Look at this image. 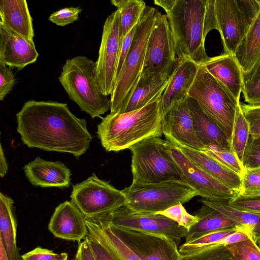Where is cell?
Returning a JSON list of instances; mask_svg holds the SVG:
<instances>
[{
    "label": "cell",
    "mask_w": 260,
    "mask_h": 260,
    "mask_svg": "<svg viewBox=\"0 0 260 260\" xmlns=\"http://www.w3.org/2000/svg\"><path fill=\"white\" fill-rule=\"evenodd\" d=\"M16 119L17 132L29 148L69 153L78 158L92 140L86 119L75 116L66 103L29 100Z\"/></svg>",
    "instance_id": "6da1fadb"
},
{
    "label": "cell",
    "mask_w": 260,
    "mask_h": 260,
    "mask_svg": "<svg viewBox=\"0 0 260 260\" xmlns=\"http://www.w3.org/2000/svg\"><path fill=\"white\" fill-rule=\"evenodd\" d=\"M211 5V0H174L165 11L178 61L188 59L201 66L209 58L205 42L212 30Z\"/></svg>",
    "instance_id": "7a4b0ae2"
},
{
    "label": "cell",
    "mask_w": 260,
    "mask_h": 260,
    "mask_svg": "<svg viewBox=\"0 0 260 260\" xmlns=\"http://www.w3.org/2000/svg\"><path fill=\"white\" fill-rule=\"evenodd\" d=\"M160 98L136 110L110 113L102 118L96 133L104 149L108 152L129 149L142 141L161 137Z\"/></svg>",
    "instance_id": "3957f363"
},
{
    "label": "cell",
    "mask_w": 260,
    "mask_h": 260,
    "mask_svg": "<svg viewBox=\"0 0 260 260\" xmlns=\"http://www.w3.org/2000/svg\"><path fill=\"white\" fill-rule=\"evenodd\" d=\"M58 80L70 99L91 118L110 110V100L101 91L92 59L85 56L67 59Z\"/></svg>",
    "instance_id": "277c9868"
},
{
    "label": "cell",
    "mask_w": 260,
    "mask_h": 260,
    "mask_svg": "<svg viewBox=\"0 0 260 260\" xmlns=\"http://www.w3.org/2000/svg\"><path fill=\"white\" fill-rule=\"evenodd\" d=\"M129 149L133 183L178 181L186 183L168 149L166 140L160 137L151 138L137 143Z\"/></svg>",
    "instance_id": "5b68a950"
},
{
    "label": "cell",
    "mask_w": 260,
    "mask_h": 260,
    "mask_svg": "<svg viewBox=\"0 0 260 260\" xmlns=\"http://www.w3.org/2000/svg\"><path fill=\"white\" fill-rule=\"evenodd\" d=\"M202 110L224 132L231 142L238 102L228 88L210 74L203 65L188 93Z\"/></svg>",
    "instance_id": "8992f818"
},
{
    "label": "cell",
    "mask_w": 260,
    "mask_h": 260,
    "mask_svg": "<svg viewBox=\"0 0 260 260\" xmlns=\"http://www.w3.org/2000/svg\"><path fill=\"white\" fill-rule=\"evenodd\" d=\"M260 10V0H212V27L224 52L234 56Z\"/></svg>",
    "instance_id": "52a82bcc"
},
{
    "label": "cell",
    "mask_w": 260,
    "mask_h": 260,
    "mask_svg": "<svg viewBox=\"0 0 260 260\" xmlns=\"http://www.w3.org/2000/svg\"><path fill=\"white\" fill-rule=\"evenodd\" d=\"M157 11L155 8L146 6L136 25L129 51L111 95L110 113L121 109L141 75L148 40Z\"/></svg>",
    "instance_id": "ba28073f"
},
{
    "label": "cell",
    "mask_w": 260,
    "mask_h": 260,
    "mask_svg": "<svg viewBox=\"0 0 260 260\" xmlns=\"http://www.w3.org/2000/svg\"><path fill=\"white\" fill-rule=\"evenodd\" d=\"M121 190L128 208L134 212L150 214H156L179 203L183 204L198 196L187 184L178 181L150 184L132 182Z\"/></svg>",
    "instance_id": "9c48e42d"
},
{
    "label": "cell",
    "mask_w": 260,
    "mask_h": 260,
    "mask_svg": "<svg viewBox=\"0 0 260 260\" xmlns=\"http://www.w3.org/2000/svg\"><path fill=\"white\" fill-rule=\"evenodd\" d=\"M71 199L85 218L109 214L126 204L122 190L101 180L94 173L73 186Z\"/></svg>",
    "instance_id": "30bf717a"
},
{
    "label": "cell",
    "mask_w": 260,
    "mask_h": 260,
    "mask_svg": "<svg viewBox=\"0 0 260 260\" xmlns=\"http://www.w3.org/2000/svg\"><path fill=\"white\" fill-rule=\"evenodd\" d=\"M178 62L167 15L157 10L148 40L141 73L171 76Z\"/></svg>",
    "instance_id": "8fae6325"
},
{
    "label": "cell",
    "mask_w": 260,
    "mask_h": 260,
    "mask_svg": "<svg viewBox=\"0 0 260 260\" xmlns=\"http://www.w3.org/2000/svg\"><path fill=\"white\" fill-rule=\"evenodd\" d=\"M121 46L120 14L116 10L106 18L103 29L99 56L95 61L96 80L103 93L111 95Z\"/></svg>",
    "instance_id": "7c38bea8"
},
{
    "label": "cell",
    "mask_w": 260,
    "mask_h": 260,
    "mask_svg": "<svg viewBox=\"0 0 260 260\" xmlns=\"http://www.w3.org/2000/svg\"><path fill=\"white\" fill-rule=\"evenodd\" d=\"M103 216L117 226L166 237L177 246L182 239L186 237L188 232L187 229L164 215L134 212L125 205Z\"/></svg>",
    "instance_id": "4fadbf2b"
},
{
    "label": "cell",
    "mask_w": 260,
    "mask_h": 260,
    "mask_svg": "<svg viewBox=\"0 0 260 260\" xmlns=\"http://www.w3.org/2000/svg\"><path fill=\"white\" fill-rule=\"evenodd\" d=\"M167 146L186 183L198 196L212 201L228 202L239 194V191L228 187L210 176L168 141Z\"/></svg>",
    "instance_id": "5bb4252c"
},
{
    "label": "cell",
    "mask_w": 260,
    "mask_h": 260,
    "mask_svg": "<svg viewBox=\"0 0 260 260\" xmlns=\"http://www.w3.org/2000/svg\"><path fill=\"white\" fill-rule=\"evenodd\" d=\"M108 221L112 232L142 260H179L178 246L168 238L117 226Z\"/></svg>",
    "instance_id": "9a60e30c"
},
{
    "label": "cell",
    "mask_w": 260,
    "mask_h": 260,
    "mask_svg": "<svg viewBox=\"0 0 260 260\" xmlns=\"http://www.w3.org/2000/svg\"><path fill=\"white\" fill-rule=\"evenodd\" d=\"M161 122L167 141L199 150L204 148L193 129L187 97L174 103L162 116Z\"/></svg>",
    "instance_id": "2e32d148"
},
{
    "label": "cell",
    "mask_w": 260,
    "mask_h": 260,
    "mask_svg": "<svg viewBox=\"0 0 260 260\" xmlns=\"http://www.w3.org/2000/svg\"><path fill=\"white\" fill-rule=\"evenodd\" d=\"M38 56L34 41L0 24V63L21 70Z\"/></svg>",
    "instance_id": "e0dca14e"
},
{
    "label": "cell",
    "mask_w": 260,
    "mask_h": 260,
    "mask_svg": "<svg viewBox=\"0 0 260 260\" xmlns=\"http://www.w3.org/2000/svg\"><path fill=\"white\" fill-rule=\"evenodd\" d=\"M48 227L54 237L79 243L88 233L85 216L72 201H65L55 208Z\"/></svg>",
    "instance_id": "ac0fdd59"
},
{
    "label": "cell",
    "mask_w": 260,
    "mask_h": 260,
    "mask_svg": "<svg viewBox=\"0 0 260 260\" xmlns=\"http://www.w3.org/2000/svg\"><path fill=\"white\" fill-rule=\"evenodd\" d=\"M23 169L28 181L35 187H68L71 170L61 161H51L37 157Z\"/></svg>",
    "instance_id": "d6986e66"
},
{
    "label": "cell",
    "mask_w": 260,
    "mask_h": 260,
    "mask_svg": "<svg viewBox=\"0 0 260 260\" xmlns=\"http://www.w3.org/2000/svg\"><path fill=\"white\" fill-rule=\"evenodd\" d=\"M170 77L160 74L141 73L118 112L136 110L159 99L167 87Z\"/></svg>",
    "instance_id": "ffe728a7"
},
{
    "label": "cell",
    "mask_w": 260,
    "mask_h": 260,
    "mask_svg": "<svg viewBox=\"0 0 260 260\" xmlns=\"http://www.w3.org/2000/svg\"><path fill=\"white\" fill-rule=\"evenodd\" d=\"M199 67L188 59L179 60L169 82L160 98V110L162 116L173 105L188 96L189 89L198 73Z\"/></svg>",
    "instance_id": "44dd1931"
},
{
    "label": "cell",
    "mask_w": 260,
    "mask_h": 260,
    "mask_svg": "<svg viewBox=\"0 0 260 260\" xmlns=\"http://www.w3.org/2000/svg\"><path fill=\"white\" fill-rule=\"evenodd\" d=\"M187 100L195 134L204 148L232 149L231 141L217 124L202 110L196 100L188 96Z\"/></svg>",
    "instance_id": "7402d4cb"
},
{
    "label": "cell",
    "mask_w": 260,
    "mask_h": 260,
    "mask_svg": "<svg viewBox=\"0 0 260 260\" xmlns=\"http://www.w3.org/2000/svg\"><path fill=\"white\" fill-rule=\"evenodd\" d=\"M202 65L240 102L243 82L241 69L235 56L224 53L209 57Z\"/></svg>",
    "instance_id": "603a6c76"
},
{
    "label": "cell",
    "mask_w": 260,
    "mask_h": 260,
    "mask_svg": "<svg viewBox=\"0 0 260 260\" xmlns=\"http://www.w3.org/2000/svg\"><path fill=\"white\" fill-rule=\"evenodd\" d=\"M88 233L103 245L116 260H142L111 230L104 217L86 218Z\"/></svg>",
    "instance_id": "cb8c5ba5"
},
{
    "label": "cell",
    "mask_w": 260,
    "mask_h": 260,
    "mask_svg": "<svg viewBox=\"0 0 260 260\" xmlns=\"http://www.w3.org/2000/svg\"><path fill=\"white\" fill-rule=\"evenodd\" d=\"M172 144L210 176L228 187L240 191L241 177L239 175L201 150Z\"/></svg>",
    "instance_id": "d4e9b609"
},
{
    "label": "cell",
    "mask_w": 260,
    "mask_h": 260,
    "mask_svg": "<svg viewBox=\"0 0 260 260\" xmlns=\"http://www.w3.org/2000/svg\"><path fill=\"white\" fill-rule=\"evenodd\" d=\"M0 24L34 41L32 19L25 0H1Z\"/></svg>",
    "instance_id": "484cf974"
},
{
    "label": "cell",
    "mask_w": 260,
    "mask_h": 260,
    "mask_svg": "<svg viewBox=\"0 0 260 260\" xmlns=\"http://www.w3.org/2000/svg\"><path fill=\"white\" fill-rule=\"evenodd\" d=\"M194 215L198 217L199 220L188 231L185 243L214 232L242 226L217 210L205 204H203Z\"/></svg>",
    "instance_id": "4316f807"
},
{
    "label": "cell",
    "mask_w": 260,
    "mask_h": 260,
    "mask_svg": "<svg viewBox=\"0 0 260 260\" xmlns=\"http://www.w3.org/2000/svg\"><path fill=\"white\" fill-rule=\"evenodd\" d=\"M17 219L13 200L0 192V238L9 260H22L17 245Z\"/></svg>",
    "instance_id": "83f0119b"
},
{
    "label": "cell",
    "mask_w": 260,
    "mask_h": 260,
    "mask_svg": "<svg viewBox=\"0 0 260 260\" xmlns=\"http://www.w3.org/2000/svg\"><path fill=\"white\" fill-rule=\"evenodd\" d=\"M242 77L260 63V10L239 46L235 55Z\"/></svg>",
    "instance_id": "f1b7e54d"
},
{
    "label": "cell",
    "mask_w": 260,
    "mask_h": 260,
    "mask_svg": "<svg viewBox=\"0 0 260 260\" xmlns=\"http://www.w3.org/2000/svg\"><path fill=\"white\" fill-rule=\"evenodd\" d=\"M243 231H248L243 226H237L211 233L184 243L180 247L179 251L181 254H189L210 246L225 245L249 238L248 233Z\"/></svg>",
    "instance_id": "f546056e"
},
{
    "label": "cell",
    "mask_w": 260,
    "mask_h": 260,
    "mask_svg": "<svg viewBox=\"0 0 260 260\" xmlns=\"http://www.w3.org/2000/svg\"><path fill=\"white\" fill-rule=\"evenodd\" d=\"M199 201L217 210L246 228L251 239L260 248V214L235 208L228 204V201H215L205 198Z\"/></svg>",
    "instance_id": "4dcf8cb0"
},
{
    "label": "cell",
    "mask_w": 260,
    "mask_h": 260,
    "mask_svg": "<svg viewBox=\"0 0 260 260\" xmlns=\"http://www.w3.org/2000/svg\"><path fill=\"white\" fill-rule=\"evenodd\" d=\"M120 14L121 44L127 33L135 26L146 7L142 0H112Z\"/></svg>",
    "instance_id": "1f68e13d"
},
{
    "label": "cell",
    "mask_w": 260,
    "mask_h": 260,
    "mask_svg": "<svg viewBox=\"0 0 260 260\" xmlns=\"http://www.w3.org/2000/svg\"><path fill=\"white\" fill-rule=\"evenodd\" d=\"M238 103L235 112L231 139L232 149L242 164L246 147L249 138V127Z\"/></svg>",
    "instance_id": "d6a6232c"
},
{
    "label": "cell",
    "mask_w": 260,
    "mask_h": 260,
    "mask_svg": "<svg viewBox=\"0 0 260 260\" xmlns=\"http://www.w3.org/2000/svg\"><path fill=\"white\" fill-rule=\"evenodd\" d=\"M225 246L234 260H260V248L251 238Z\"/></svg>",
    "instance_id": "836d02e7"
},
{
    "label": "cell",
    "mask_w": 260,
    "mask_h": 260,
    "mask_svg": "<svg viewBox=\"0 0 260 260\" xmlns=\"http://www.w3.org/2000/svg\"><path fill=\"white\" fill-rule=\"evenodd\" d=\"M202 151L242 176L244 169L232 149L208 147Z\"/></svg>",
    "instance_id": "e575fe53"
},
{
    "label": "cell",
    "mask_w": 260,
    "mask_h": 260,
    "mask_svg": "<svg viewBox=\"0 0 260 260\" xmlns=\"http://www.w3.org/2000/svg\"><path fill=\"white\" fill-rule=\"evenodd\" d=\"M179 260H234L225 245L207 247L189 254H181Z\"/></svg>",
    "instance_id": "d590c367"
},
{
    "label": "cell",
    "mask_w": 260,
    "mask_h": 260,
    "mask_svg": "<svg viewBox=\"0 0 260 260\" xmlns=\"http://www.w3.org/2000/svg\"><path fill=\"white\" fill-rule=\"evenodd\" d=\"M156 214H160L170 218L188 231L199 220L196 215L188 213L181 203Z\"/></svg>",
    "instance_id": "8d00e7d4"
},
{
    "label": "cell",
    "mask_w": 260,
    "mask_h": 260,
    "mask_svg": "<svg viewBox=\"0 0 260 260\" xmlns=\"http://www.w3.org/2000/svg\"><path fill=\"white\" fill-rule=\"evenodd\" d=\"M239 194H260V167L244 169L241 176V186Z\"/></svg>",
    "instance_id": "74e56055"
},
{
    "label": "cell",
    "mask_w": 260,
    "mask_h": 260,
    "mask_svg": "<svg viewBox=\"0 0 260 260\" xmlns=\"http://www.w3.org/2000/svg\"><path fill=\"white\" fill-rule=\"evenodd\" d=\"M242 165L245 169L260 167V136H250L243 155Z\"/></svg>",
    "instance_id": "f35d334b"
},
{
    "label": "cell",
    "mask_w": 260,
    "mask_h": 260,
    "mask_svg": "<svg viewBox=\"0 0 260 260\" xmlns=\"http://www.w3.org/2000/svg\"><path fill=\"white\" fill-rule=\"evenodd\" d=\"M244 116L249 127L251 137L260 136V105L252 106L240 103Z\"/></svg>",
    "instance_id": "ab89813d"
},
{
    "label": "cell",
    "mask_w": 260,
    "mask_h": 260,
    "mask_svg": "<svg viewBox=\"0 0 260 260\" xmlns=\"http://www.w3.org/2000/svg\"><path fill=\"white\" fill-rule=\"evenodd\" d=\"M228 204L235 208L260 214V194L242 196L238 194L229 200Z\"/></svg>",
    "instance_id": "60d3db41"
},
{
    "label": "cell",
    "mask_w": 260,
    "mask_h": 260,
    "mask_svg": "<svg viewBox=\"0 0 260 260\" xmlns=\"http://www.w3.org/2000/svg\"><path fill=\"white\" fill-rule=\"evenodd\" d=\"M81 11L80 7L63 8L52 13L48 20L58 26H63L78 20Z\"/></svg>",
    "instance_id": "b9f144b4"
},
{
    "label": "cell",
    "mask_w": 260,
    "mask_h": 260,
    "mask_svg": "<svg viewBox=\"0 0 260 260\" xmlns=\"http://www.w3.org/2000/svg\"><path fill=\"white\" fill-rule=\"evenodd\" d=\"M68 253H56L41 247H37L21 255L22 260H67Z\"/></svg>",
    "instance_id": "7bdbcfd3"
},
{
    "label": "cell",
    "mask_w": 260,
    "mask_h": 260,
    "mask_svg": "<svg viewBox=\"0 0 260 260\" xmlns=\"http://www.w3.org/2000/svg\"><path fill=\"white\" fill-rule=\"evenodd\" d=\"M15 78L11 68L0 63V100L3 101L12 90Z\"/></svg>",
    "instance_id": "ee69618b"
},
{
    "label": "cell",
    "mask_w": 260,
    "mask_h": 260,
    "mask_svg": "<svg viewBox=\"0 0 260 260\" xmlns=\"http://www.w3.org/2000/svg\"><path fill=\"white\" fill-rule=\"evenodd\" d=\"M242 93L248 104L260 105V77L244 83Z\"/></svg>",
    "instance_id": "f6af8a7d"
},
{
    "label": "cell",
    "mask_w": 260,
    "mask_h": 260,
    "mask_svg": "<svg viewBox=\"0 0 260 260\" xmlns=\"http://www.w3.org/2000/svg\"><path fill=\"white\" fill-rule=\"evenodd\" d=\"M136 25L134 26L123 39L119 51L115 74V82L121 71L123 65L129 51L135 33Z\"/></svg>",
    "instance_id": "bcb514c9"
},
{
    "label": "cell",
    "mask_w": 260,
    "mask_h": 260,
    "mask_svg": "<svg viewBox=\"0 0 260 260\" xmlns=\"http://www.w3.org/2000/svg\"><path fill=\"white\" fill-rule=\"evenodd\" d=\"M96 260H116L110 252L100 242L87 234L85 237Z\"/></svg>",
    "instance_id": "7dc6e473"
},
{
    "label": "cell",
    "mask_w": 260,
    "mask_h": 260,
    "mask_svg": "<svg viewBox=\"0 0 260 260\" xmlns=\"http://www.w3.org/2000/svg\"><path fill=\"white\" fill-rule=\"evenodd\" d=\"M75 260H96L86 238L83 241L79 243Z\"/></svg>",
    "instance_id": "c3c4849f"
},
{
    "label": "cell",
    "mask_w": 260,
    "mask_h": 260,
    "mask_svg": "<svg viewBox=\"0 0 260 260\" xmlns=\"http://www.w3.org/2000/svg\"><path fill=\"white\" fill-rule=\"evenodd\" d=\"M8 170V164L5 156L2 145L0 148V176L4 177Z\"/></svg>",
    "instance_id": "681fc988"
},
{
    "label": "cell",
    "mask_w": 260,
    "mask_h": 260,
    "mask_svg": "<svg viewBox=\"0 0 260 260\" xmlns=\"http://www.w3.org/2000/svg\"><path fill=\"white\" fill-rule=\"evenodd\" d=\"M260 77V63L249 73L242 77L243 83Z\"/></svg>",
    "instance_id": "f907efd6"
},
{
    "label": "cell",
    "mask_w": 260,
    "mask_h": 260,
    "mask_svg": "<svg viewBox=\"0 0 260 260\" xmlns=\"http://www.w3.org/2000/svg\"><path fill=\"white\" fill-rule=\"evenodd\" d=\"M0 260H9L2 239L0 238Z\"/></svg>",
    "instance_id": "816d5d0a"
}]
</instances>
